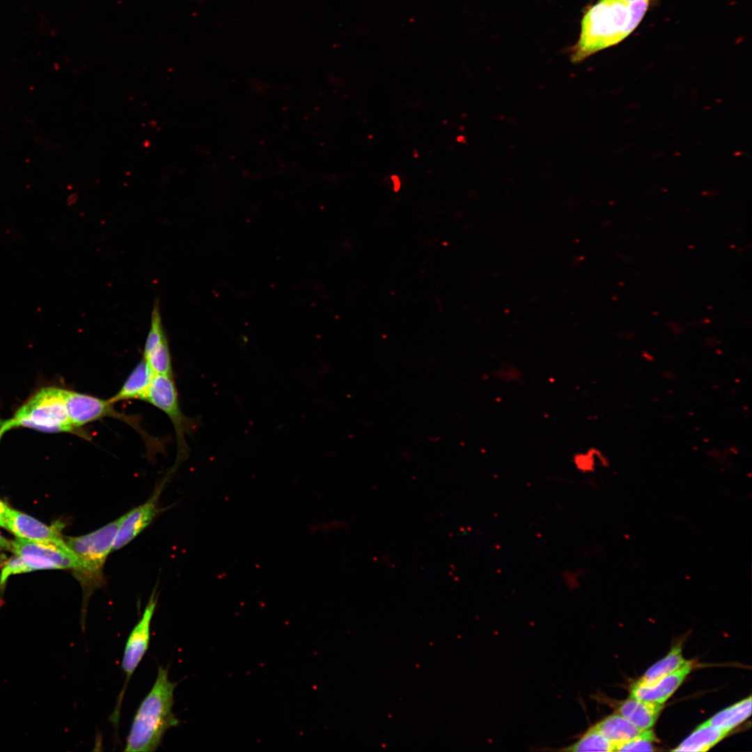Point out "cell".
<instances>
[{
    "mask_svg": "<svg viewBox=\"0 0 752 752\" xmlns=\"http://www.w3.org/2000/svg\"><path fill=\"white\" fill-rule=\"evenodd\" d=\"M649 5L650 0H599L583 17L579 39L572 50L571 61L581 62L622 41L639 26Z\"/></svg>",
    "mask_w": 752,
    "mask_h": 752,
    "instance_id": "6da1fadb",
    "label": "cell"
},
{
    "mask_svg": "<svg viewBox=\"0 0 752 752\" xmlns=\"http://www.w3.org/2000/svg\"><path fill=\"white\" fill-rule=\"evenodd\" d=\"M176 685L169 680L168 668L159 666L155 681L134 716L124 751H155L165 733L178 726L179 720L173 712Z\"/></svg>",
    "mask_w": 752,
    "mask_h": 752,
    "instance_id": "7a4b0ae2",
    "label": "cell"
},
{
    "mask_svg": "<svg viewBox=\"0 0 752 752\" xmlns=\"http://www.w3.org/2000/svg\"><path fill=\"white\" fill-rule=\"evenodd\" d=\"M122 517L90 533L65 537L67 546L77 559L74 575L83 590V604L80 623L83 630L88 601L95 590L105 584L103 568L118 530Z\"/></svg>",
    "mask_w": 752,
    "mask_h": 752,
    "instance_id": "3957f363",
    "label": "cell"
},
{
    "mask_svg": "<svg viewBox=\"0 0 752 752\" xmlns=\"http://www.w3.org/2000/svg\"><path fill=\"white\" fill-rule=\"evenodd\" d=\"M8 430L24 427L47 432H70L86 439L90 436L71 422L64 397V389L44 387L34 393L14 416L6 421Z\"/></svg>",
    "mask_w": 752,
    "mask_h": 752,
    "instance_id": "277c9868",
    "label": "cell"
},
{
    "mask_svg": "<svg viewBox=\"0 0 752 752\" xmlns=\"http://www.w3.org/2000/svg\"><path fill=\"white\" fill-rule=\"evenodd\" d=\"M157 602V595L154 590L140 620L131 631L124 650L122 670L125 675L123 689L119 694L116 705L111 714L109 721L118 730L122 702L130 680L146 654L150 639V624Z\"/></svg>",
    "mask_w": 752,
    "mask_h": 752,
    "instance_id": "5b68a950",
    "label": "cell"
},
{
    "mask_svg": "<svg viewBox=\"0 0 752 752\" xmlns=\"http://www.w3.org/2000/svg\"><path fill=\"white\" fill-rule=\"evenodd\" d=\"M172 378L155 375L143 401L164 412L171 421L178 441V459H180L186 453L184 435L187 423L180 410L177 390Z\"/></svg>",
    "mask_w": 752,
    "mask_h": 752,
    "instance_id": "8992f818",
    "label": "cell"
},
{
    "mask_svg": "<svg viewBox=\"0 0 752 752\" xmlns=\"http://www.w3.org/2000/svg\"><path fill=\"white\" fill-rule=\"evenodd\" d=\"M64 397L69 418L75 427L81 428L100 418L111 417L120 419L139 429L134 418L116 411L109 400L67 389H64Z\"/></svg>",
    "mask_w": 752,
    "mask_h": 752,
    "instance_id": "52a82bcc",
    "label": "cell"
},
{
    "mask_svg": "<svg viewBox=\"0 0 752 752\" xmlns=\"http://www.w3.org/2000/svg\"><path fill=\"white\" fill-rule=\"evenodd\" d=\"M12 551L17 556H28L41 560L52 569H71L77 565V559L66 543L52 544L33 542L17 538L12 541Z\"/></svg>",
    "mask_w": 752,
    "mask_h": 752,
    "instance_id": "ba28073f",
    "label": "cell"
},
{
    "mask_svg": "<svg viewBox=\"0 0 752 752\" xmlns=\"http://www.w3.org/2000/svg\"><path fill=\"white\" fill-rule=\"evenodd\" d=\"M167 479L168 477L157 487L146 502L122 516L112 551L125 547L150 524L157 512L158 499Z\"/></svg>",
    "mask_w": 752,
    "mask_h": 752,
    "instance_id": "9c48e42d",
    "label": "cell"
},
{
    "mask_svg": "<svg viewBox=\"0 0 752 752\" xmlns=\"http://www.w3.org/2000/svg\"><path fill=\"white\" fill-rule=\"evenodd\" d=\"M18 538L33 542L63 544L61 524L47 526L36 519L18 510L10 508L6 522V527Z\"/></svg>",
    "mask_w": 752,
    "mask_h": 752,
    "instance_id": "30bf717a",
    "label": "cell"
},
{
    "mask_svg": "<svg viewBox=\"0 0 752 752\" xmlns=\"http://www.w3.org/2000/svg\"><path fill=\"white\" fill-rule=\"evenodd\" d=\"M692 668V661L687 660L677 670L651 685L640 686L633 684L631 687L630 697L664 704L681 685Z\"/></svg>",
    "mask_w": 752,
    "mask_h": 752,
    "instance_id": "8fae6325",
    "label": "cell"
},
{
    "mask_svg": "<svg viewBox=\"0 0 752 752\" xmlns=\"http://www.w3.org/2000/svg\"><path fill=\"white\" fill-rule=\"evenodd\" d=\"M155 374L143 358L128 376L120 390L109 401L117 402L137 399L143 401Z\"/></svg>",
    "mask_w": 752,
    "mask_h": 752,
    "instance_id": "7c38bea8",
    "label": "cell"
},
{
    "mask_svg": "<svg viewBox=\"0 0 752 752\" xmlns=\"http://www.w3.org/2000/svg\"><path fill=\"white\" fill-rule=\"evenodd\" d=\"M663 704L630 697L618 707V713L642 729H650L655 723Z\"/></svg>",
    "mask_w": 752,
    "mask_h": 752,
    "instance_id": "4fadbf2b",
    "label": "cell"
},
{
    "mask_svg": "<svg viewBox=\"0 0 752 752\" xmlns=\"http://www.w3.org/2000/svg\"><path fill=\"white\" fill-rule=\"evenodd\" d=\"M594 726L613 746L614 751L618 746L640 736L645 730L618 713L605 717Z\"/></svg>",
    "mask_w": 752,
    "mask_h": 752,
    "instance_id": "5bb4252c",
    "label": "cell"
},
{
    "mask_svg": "<svg viewBox=\"0 0 752 752\" xmlns=\"http://www.w3.org/2000/svg\"><path fill=\"white\" fill-rule=\"evenodd\" d=\"M728 732L705 722L698 726L673 751L704 752L723 739Z\"/></svg>",
    "mask_w": 752,
    "mask_h": 752,
    "instance_id": "9a60e30c",
    "label": "cell"
},
{
    "mask_svg": "<svg viewBox=\"0 0 752 752\" xmlns=\"http://www.w3.org/2000/svg\"><path fill=\"white\" fill-rule=\"evenodd\" d=\"M686 661L682 656L681 645L673 646L666 656L650 666L634 684L640 686L651 685L677 670Z\"/></svg>",
    "mask_w": 752,
    "mask_h": 752,
    "instance_id": "2e32d148",
    "label": "cell"
},
{
    "mask_svg": "<svg viewBox=\"0 0 752 752\" xmlns=\"http://www.w3.org/2000/svg\"><path fill=\"white\" fill-rule=\"evenodd\" d=\"M751 714V696L718 712L705 723L730 732L741 724Z\"/></svg>",
    "mask_w": 752,
    "mask_h": 752,
    "instance_id": "e0dca14e",
    "label": "cell"
},
{
    "mask_svg": "<svg viewBox=\"0 0 752 752\" xmlns=\"http://www.w3.org/2000/svg\"><path fill=\"white\" fill-rule=\"evenodd\" d=\"M558 751L565 752L614 751V748L593 725L575 742Z\"/></svg>",
    "mask_w": 752,
    "mask_h": 752,
    "instance_id": "ac0fdd59",
    "label": "cell"
},
{
    "mask_svg": "<svg viewBox=\"0 0 752 752\" xmlns=\"http://www.w3.org/2000/svg\"><path fill=\"white\" fill-rule=\"evenodd\" d=\"M143 358L147 361L155 375L173 377L171 358L167 339L159 343L149 354Z\"/></svg>",
    "mask_w": 752,
    "mask_h": 752,
    "instance_id": "d6986e66",
    "label": "cell"
},
{
    "mask_svg": "<svg viewBox=\"0 0 752 752\" xmlns=\"http://www.w3.org/2000/svg\"><path fill=\"white\" fill-rule=\"evenodd\" d=\"M656 737L653 731L646 729L639 737L623 743L616 748L615 751H652Z\"/></svg>",
    "mask_w": 752,
    "mask_h": 752,
    "instance_id": "ffe728a7",
    "label": "cell"
},
{
    "mask_svg": "<svg viewBox=\"0 0 752 752\" xmlns=\"http://www.w3.org/2000/svg\"><path fill=\"white\" fill-rule=\"evenodd\" d=\"M595 451L588 450L584 453H578L573 457V462L576 467L583 471H591L595 464Z\"/></svg>",
    "mask_w": 752,
    "mask_h": 752,
    "instance_id": "44dd1931",
    "label": "cell"
},
{
    "mask_svg": "<svg viewBox=\"0 0 752 752\" xmlns=\"http://www.w3.org/2000/svg\"><path fill=\"white\" fill-rule=\"evenodd\" d=\"M10 508L6 503L0 500V526L3 528L6 527V518Z\"/></svg>",
    "mask_w": 752,
    "mask_h": 752,
    "instance_id": "7402d4cb",
    "label": "cell"
},
{
    "mask_svg": "<svg viewBox=\"0 0 752 752\" xmlns=\"http://www.w3.org/2000/svg\"><path fill=\"white\" fill-rule=\"evenodd\" d=\"M0 550L12 551V541L0 534Z\"/></svg>",
    "mask_w": 752,
    "mask_h": 752,
    "instance_id": "603a6c76",
    "label": "cell"
},
{
    "mask_svg": "<svg viewBox=\"0 0 752 752\" xmlns=\"http://www.w3.org/2000/svg\"><path fill=\"white\" fill-rule=\"evenodd\" d=\"M7 430H8L6 424L4 423V422L2 423L1 424V425H0V440H1L3 434H4V432H6Z\"/></svg>",
    "mask_w": 752,
    "mask_h": 752,
    "instance_id": "cb8c5ba5",
    "label": "cell"
},
{
    "mask_svg": "<svg viewBox=\"0 0 752 752\" xmlns=\"http://www.w3.org/2000/svg\"><path fill=\"white\" fill-rule=\"evenodd\" d=\"M6 561V556L3 554H0V567L3 565Z\"/></svg>",
    "mask_w": 752,
    "mask_h": 752,
    "instance_id": "d4e9b609",
    "label": "cell"
},
{
    "mask_svg": "<svg viewBox=\"0 0 752 752\" xmlns=\"http://www.w3.org/2000/svg\"><path fill=\"white\" fill-rule=\"evenodd\" d=\"M625 1H628V2H634V1H639V0H625Z\"/></svg>",
    "mask_w": 752,
    "mask_h": 752,
    "instance_id": "484cf974",
    "label": "cell"
}]
</instances>
